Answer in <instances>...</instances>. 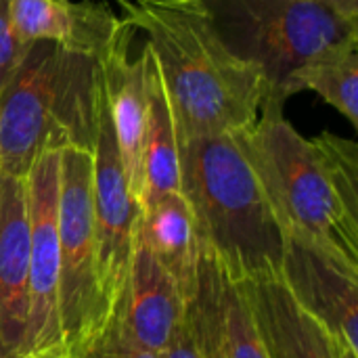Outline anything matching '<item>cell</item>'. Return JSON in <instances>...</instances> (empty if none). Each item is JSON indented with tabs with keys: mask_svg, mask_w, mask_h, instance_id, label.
<instances>
[{
	"mask_svg": "<svg viewBox=\"0 0 358 358\" xmlns=\"http://www.w3.org/2000/svg\"><path fill=\"white\" fill-rule=\"evenodd\" d=\"M164 78L180 143L250 128L264 101L260 76L216 34L199 0H117Z\"/></svg>",
	"mask_w": 358,
	"mask_h": 358,
	"instance_id": "1",
	"label": "cell"
},
{
	"mask_svg": "<svg viewBox=\"0 0 358 358\" xmlns=\"http://www.w3.org/2000/svg\"><path fill=\"white\" fill-rule=\"evenodd\" d=\"M239 136L283 231L358 262L357 143L327 130L306 138L283 111H260Z\"/></svg>",
	"mask_w": 358,
	"mask_h": 358,
	"instance_id": "2",
	"label": "cell"
},
{
	"mask_svg": "<svg viewBox=\"0 0 358 358\" xmlns=\"http://www.w3.org/2000/svg\"><path fill=\"white\" fill-rule=\"evenodd\" d=\"M180 193L191 206L199 248L233 281L281 275L285 231L239 132L180 143Z\"/></svg>",
	"mask_w": 358,
	"mask_h": 358,
	"instance_id": "3",
	"label": "cell"
},
{
	"mask_svg": "<svg viewBox=\"0 0 358 358\" xmlns=\"http://www.w3.org/2000/svg\"><path fill=\"white\" fill-rule=\"evenodd\" d=\"M103 101L96 57L29 44L0 92V174L23 178L44 149H92Z\"/></svg>",
	"mask_w": 358,
	"mask_h": 358,
	"instance_id": "4",
	"label": "cell"
},
{
	"mask_svg": "<svg viewBox=\"0 0 358 358\" xmlns=\"http://www.w3.org/2000/svg\"><path fill=\"white\" fill-rule=\"evenodd\" d=\"M227 48L262 80L260 111H283L289 80L310 59L358 38V21L317 0H199Z\"/></svg>",
	"mask_w": 358,
	"mask_h": 358,
	"instance_id": "5",
	"label": "cell"
},
{
	"mask_svg": "<svg viewBox=\"0 0 358 358\" xmlns=\"http://www.w3.org/2000/svg\"><path fill=\"white\" fill-rule=\"evenodd\" d=\"M57 220L61 260V331L67 358H80L111 321L96 281L92 149H61Z\"/></svg>",
	"mask_w": 358,
	"mask_h": 358,
	"instance_id": "6",
	"label": "cell"
},
{
	"mask_svg": "<svg viewBox=\"0 0 358 358\" xmlns=\"http://www.w3.org/2000/svg\"><path fill=\"white\" fill-rule=\"evenodd\" d=\"M59 149H44L25 174L29 216V298L21 352L67 358L59 315Z\"/></svg>",
	"mask_w": 358,
	"mask_h": 358,
	"instance_id": "7",
	"label": "cell"
},
{
	"mask_svg": "<svg viewBox=\"0 0 358 358\" xmlns=\"http://www.w3.org/2000/svg\"><path fill=\"white\" fill-rule=\"evenodd\" d=\"M92 210L96 281L103 304L111 319L124 294L136 243L141 208L132 195L105 101L92 145Z\"/></svg>",
	"mask_w": 358,
	"mask_h": 358,
	"instance_id": "8",
	"label": "cell"
},
{
	"mask_svg": "<svg viewBox=\"0 0 358 358\" xmlns=\"http://www.w3.org/2000/svg\"><path fill=\"white\" fill-rule=\"evenodd\" d=\"M281 279L294 300L319 321L340 358H358V262L304 235L285 233Z\"/></svg>",
	"mask_w": 358,
	"mask_h": 358,
	"instance_id": "9",
	"label": "cell"
},
{
	"mask_svg": "<svg viewBox=\"0 0 358 358\" xmlns=\"http://www.w3.org/2000/svg\"><path fill=\"white\" fill-rule=\"evenodd\" d=\"M185 319L208 358H268L239 283L203 248Z\"/></svg>",
	"mask_w": 358,
	"mask_h": 358,
	"instance_id": "10",
	"label": "cell"
},
{
	"mask_svg": "<svg viewBox=\"0 0 358 358\" xmlns=\"http://www.w3.org/2000/svg\"><path fill=\"white\" fill-rule=\"evenodd\" d=\"M134 29L122 21L113 40L99 57L101 82L109 122L117 143V151L132 189L138 201L141 195V162H143V136L147 120V84L143 55L132 59L130 46Z\"/></svg>",
	"mask_w": 358,
	"mask_h": 358,
	"instance_id": "11",
	"label": "cell"
},
{
	"mask_svg": "<svg viewBox=\"0 0 358 358\" xmlns=\"http://www.w3.org/2000/svg\"><path fill=\"white\" fill-rule=\"evenodd\" d=\"M187 298L176 279L153 258L149 250L134 243L124 294L115 317L141 346L164 352L185 321Z\"/></svg>",
	"mask_w": 358,
	"mask_h": 358,
	"instance_id": "12",
	"label": "cell"
},
{
	"mask_svg": "<svg viewBox=\"0 0 358 358\" xmlns=\"http://www.w3.org/2000/svg\"><path fill=\"white\" fill-rule=\"evenodd\" d=\"M268 358H340L327 329L289 294L279 277L239 283Z\"/></svg>",
	"mask_w": 358,
	"mask_h": 358,
	"instance_id": "13",
	"label": "cell"
},
{
	"mask_svg": "<svg viewBox=\"0 0 358 358\" xmlns=\"http://www.w3.org/2000/svg\"><path fill=\"white\" fill-rule=\"evenodd\" d=\"M8 6L25 44L52 42L96 59L122 25L120 15L101 0H8Z\"/></svg>",
	"mask_w": 358,
	"mask_h": 358,
	"instance_id": "14",
	"label": "cell"
},
{
	"mask_svg": "<svg viewBox=\"0 0 358 358\" xmlns=\"http://www.w3.org/2000/svg\"><path fill=\"white\" fill-rule=\"evenodd\" d=\"M29 298V216L25 176L0 189V336L21 352ZM23 355V352H21Z\"/></svg>",
	"mask_w": 358,
	"mask_h": 358,
	"instance_id": "15",
	"label": "cell"
},
{
	"mask_svg": "<svg viewBox=\"0 0 358 358\" xmlns=\"http://www.w3.org/2000/svg\"><path fill=\"white\" fill-rule=\"evenodd\" d=\"M141 55L145 61L147 120L143 136L138 208H145L164 195L180 193V138L155 57L147 44H143Z\"/></svg>",
	"mask_w": 358,
	"mask_h": 358,
	"instance_id": "16",
	"label": "cell"
},
{
	"mask_svg": "<svg viewBox=\"0 0 358 358\" xmlns=\"http://www.w3.org/2000/svg\"><path fill=\"white\" fill-rule=\"evenodd\" d=\"M136 243L153 254V258L176 279L187 302L197 283L199 241L189 201L182 193L164 195L141 208Z\"/></svg>",
	"mask_w": 358,
	"mask_h": 358,
	"instance_id": "17",
	"label": "cell"
},
{
	"mask_svg": "<svg viewBox=\"0 0 358 358\" xmlns=\"http://www.w3.org/2000/svg\"><path fill=\"white\" fill-rule=\"evenodd\" d=\"M313 90L327 105L340 111L355 128L358 126V38L346 40L310 59L294 71L289 96Z\"/></svg>",
	"mask_w": 358,
	"mask_h": 358,
	"instance_id": "18",
	"label": "cell"
},
{
	"mask_svg": "<svg viewBox=\"0 0 358 358\" xmlns=\"http://www.w3.org/2000/svg\"><path fill=\"white\" fill-rule=\"evenodd\" d=\"M80 358H162V355L132 340L128 331L122 327L120 319L113 315L105 329L99 334V338Z\"/></svg>",
	"mask_w": 358,
	"mask_h": 358,
	"instance_id": "19",
	"label": "cell"
},
{
	"mask_svg": "<svg viewBox=\"0 0 358 358\" xmlns=\"http://www.w3.org/2000/svg\"><path fill=\"white\" fill-rule=\"evenodd\" d=\"M27 46L29 44H25L19 38L13 25L8 0H0V92L4 90V86L17 71Z\"/></svg>",
	"mask_w": 358,
	"mask_h": 358,
	"instance_id": "20",
	"label": "cell"
},
{
	"mask_svg": "<svg viewBox=\"0 0 358 358\" xmlns=\"http://www.w3.org/2000/svg\"><path fill=\"white\" fill-rule=\"evenodd\" d=\"M162 358H208L203 355L199 342L195 340L187 319L180 323V327L176 329V334L172 336V340L164 348Z\"/></svg>",
	"mask_w": 358,
	"mask_h": 358,
	"instance_id": "21",
	"label": "cell"
},
{
	"mask_svg": "<svg viewBox=\"0 0 358 358\" xmlns=\"http://www.w3.org/2000/svg\"><path fill=\"white\" fill-rule=\"evenodd\" d=\"M329 10L338 13L340 17H346L350 21H358V0H317Z\"/></svg>",
	"mask_w": 358,
	"mask_h": 358,
	"instance_id": "22",
	"label": "cell"
},
{
	"mask_svg": "<svg viewBox=\"0 0 358 358\" xmlns=\"http://www.w3.org/2000/svg\"><path fill=\"white\" fill-rule=\"evenodd\" d=\"M0 358H25L17 348H13L10 344L4 342V338L0 336Z\"/></svg>",
	"mask_w": 358,
	"mask_h": 358,
	"instance_id": "23",
	"label": "cell"
},
{
	"mask_svg": "<svg viewBox=\"0 0 358 358\" xmlns=\"http://www.w3.org/2000/svg\"><path fill=\"white\" fill-rule=\"evenodd\" d=\"M0 189H2V174H0Z\"/></svg>",
	"mask_w": 358,
	"mask_h": 358,
	"instance_id": "24",
	"label": "cell"
}]
</instances>
